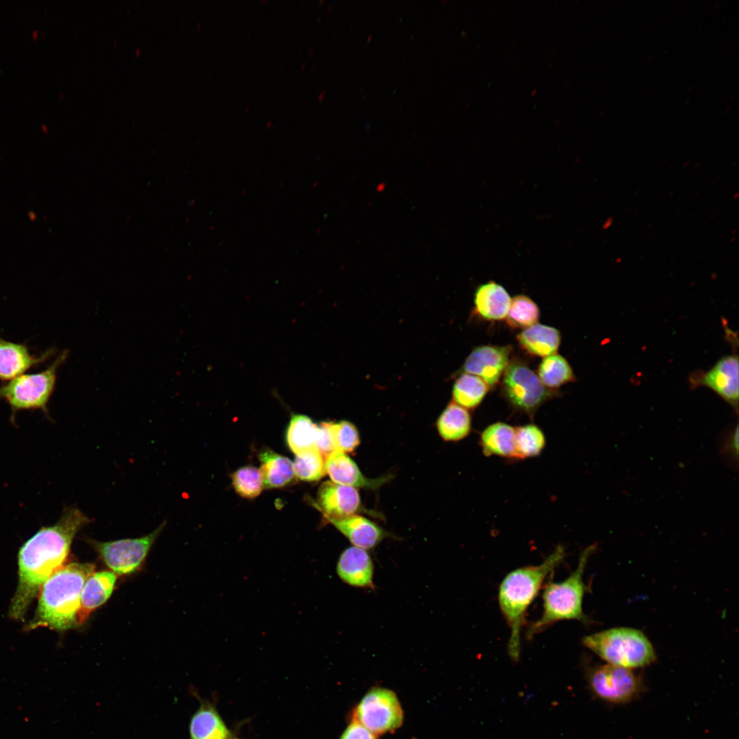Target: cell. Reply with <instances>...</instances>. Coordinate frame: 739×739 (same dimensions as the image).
<instances>
[{
    "label": "cell",
    "instance_id": "25",
    "mask_svg": "<svg viewBox=\"0 0 739 739\" xmlns=\"http://www.w3.org/2000/svg\"><path fill=\"white\" fill-rule=\"evenodd\" d=\"M489 389L480 377L465 373L455 381L452 396L455 403L465 409H474L484 399Z\"/></svg>",
    "mask_w": 739,
    "mask_h": 739
},
{
    "label": "cell",
    "instance_id": "13",
    "mask_svg": "<svg viewBox=\"0 0 739 739\" xmlns=\"http://www.w3.org/2000/svg\"><path fill=\"white\" fill-rule=\"evenodd\" d=\"M55 353L51 348L36 356L26 343L8 341L0 336V381H10L48 360Z\"/></svg>",
    "mask_w": 739,
    "mask_h": 739
},
{
    "label": "cell",
    "instance_id": "34",
    "mask_svg": "<svg viewBox=\"0 0 739 739\" xmlns=\"http://www.w3.org/2000/svg\"><path fill=\"white\" fill-rule=\"evenodd\" d=\"M340 739H376V735L357 720L353 718L341 734Z\"/></svg>",
    "mask_w": 739,
    "mask_h": 739
},
{
    "label": "cell",
    "instance_id": "7",
    "mask_svg": "<svg viewBox=\"0 0 739 739\" xmlns=\"http://www.w3.org/2000/svg\"><path fill=\"white\" fill-rule=\"evenodd\" d=\"M165 526L164 521L150 534L139 538L106 542L88 539L87 542L111 571L116 575H129L142 566Z\"/></svg>",
    "mask_w": 739,
    "mask_h": 739
},
{
    "label": "cell",
    "instance_id": "27",
    "mask_svg": "<svg viewBox=\"0 0 739 739\" xmlns=\"http://www.w3.org/2000/svg\"><path fill=\"white\" fill-rule=\"evenodd\" d=\"M538 376L548 388H558L575 380L573 370L567 360L558 354L545 357L541 363Z\"/></svg>",
    "mask_w": 739,
    "mask_h": 739
},
{
    "label": "cell",
    "instance_id": "6",
    "mask_svg": "<svg viewBox=\"0 0 739 739\" xmlns=\"http://www.w3.org/2000/svg\"><path fill=\"white\" fill-rule=\"evenodd\" d=\"M64 350L45 370L23 374L0 386V400L11 408L12 417L19 411L40 409L47 413V405L55 389L57 372L66 360Z\"/></svg>",
    "mask_w": 739,
    "mask_h": 739
},
{
    "label": "cell",
    "instance_id": "30",
    "mask_svg": "<svg viewBox=\"0 0 739 739\" xmlns=\"http://www.w3.org/2000/svg\"><path fill=\"white\" fill-rule=\"evenodd\" d=\"M539 309L530 298L519 295L511 299L506 320L509 325L516 328H528L538 322Z\"/></svg>",
    "mask_w": 739,
    "mask_h": 739
},
{
    "label": "cell",
    "instance_id": "2",
    "mask_svg": "<svg viewBox=\"0 0 739 739\" xmlns=\"http://www.w3.org/2000/svg\"><path fill=\"white\" fill-rule=\"evenodd\" d=\"M94 569L91 563L72 562L53 573L39 591L36 613L27 629L64 631L78 626L81 591Z\"/></svg>",
    "mask_w": 739,
    "mask_h": 739
},
{
    "label": "cell",
    "instance_id": "23",
    "mask_svg": "<svg viewBox=\"0 0 739 739\" xmlns=\"http://www.w3.org/2000/svg\"><path fill=\"white\" fill-rule=\"evenodd\" d=\"M259 459L264 487H281L294 478V465L288 458L266 450L259 454Z\"/></svg>",
    "mask_w": 739,
    "mask_h": 739
},
{
    "label": "cell",
    "instance_id": "17",
    "mask_svg": "<svg viewBox=\"0 0 739 739\" xmlns=\"http://www.w3.org/2000/svg\"><path fill=\"white\" fill-rule=\"evenodd\" d=\"M324 517L355 547L365 550L372 549L384 537L383 530L364 517L355 514L341 517Z\"/></svg>",
    "mask_w": 739,
    "mask_h": 739
},
{
    "label": "cell",
    "instance_id": "42",
    "mask_svg": "<svg viewBox=\"0 0 739 739\" xmlns=\"http://www.w3.org/2000/svg\"><path fill=\"white\" fill-rule=\"evenodd\" d=\"M304 65H305L304 64H302V67H300V68H301V69H302V68H303V67L304 66Z\"/></svg>",
    "mask_w": 739,
    "mask_h": 739
},
{
    "label": "cell",
    "instance_id": "9",
    "mask_svg": "<svg viewBox=\"0 0 739 739\" xmlns=\"http://www.w3.org/2000/svg\"><path fill=\"white\" fill-rule=\"evenodd\" d=\"M354 718L374 735L400 727L403 711L396 694L391 690L376 687L370 690L356 708Z\"/></svg>",
    "mask_w": 739,
    "mask_h": 739
},
{
    "label": "cell",
    "instance_id": "29",
    "mask_svg": "<svg viewBox=\"0 0 739 739\" xmlns=\"http://www.w3.org/2000/svg\"><path fill=\"white\" fill-rule=\"evenodd\" d=\"M293 465L294 474L303 481H317L326 474L325 461L317 448L296 454Z\"/></svg>",
    "mask_w": 739,
    "mask_h": 739
},
{
    "label": "cell",
    "instance_id": "28",
    "mask_svg": "<svg viewBox=\"0 0 739 739\" xmlns=\"http://www.w3.org/2000/svg\"><path fill=\"white\" fill-rule=\"evenodd\" d=\"M545 445V435L536 425L529 424L515 428V460L536 456Z\"/></svg>",
    "mask_w": 739,
    "mask_h": 739
},
{
    "label": "cell",
    "instance_id": "35",
    "mask_svg": "<svg viewBox=\"0 0 739 739\" xmlns=\"http://www.w3.org/2000/svg\"><path fill=\"white\" fill-rule=\"evenodd\" d=\"M728 453L732 456H736L738 458V427H736L735 430L731 432L729 439L728 441V445L727 447Z\"/></svg>",
    "mask_w": 739,
    "mask_h": 739
},
{
    "label": "cell",
    "instance_id": "20",
    "mask_svg": "<svg viewBox=\"0 0 739 739\" xmlns=\"http://www.w3.org/2000/svg\"><path fill=\"white\" fill-rule=\"evenodd\" d=\"M480 445L487 456L515 460V428L504 422L492 424L482 432Z\"/></svg>",
    "mask_w": 739,
    "mask_h": 739
},
{
    "label": "cell",
    "instance_id": "24",
    "mask_svg": "<svg viewBox=\"0 0 739 739\" xmlns=\"http://www.w3.org/2000/svg\"><path fill=\"white\" fill-rule=\"evenodd\" d=\"M437 426L439 435L444 440L456 441L469 434L471 419L466 409L455 402H450L439 416Z\"/></svg>",
    "mask_w": 739,
    "mask_h": 739
},
{
    "label": "cell",
    "instance_id": "40",
    "mask_svg": "<svg viewBox=\"0 0 739 739\" xmlns=\"http://www.w3.org/2000/svg\"><path fill=\"white\" fill-rule=\"evenodd\" d=\"M114 45H115V44H116V45L117 44V41H116V40H114Z\"/></svg>",
    "mask_w": 739,
    "mask_h": 739
},
{
    "label": "cell",
    "instance_id": "16",
    "mask_svg": "<svg viewBox=\"0 0 739 739\" xmlns=\"http://www.w3.org/2000/svg\"><path fill=\"white\" fill-rule=\"evenodd\" d=\"M325 469L333 482L352 487L376 489L390 477L366 478L356 464L346 453L339 451H334L326 457Z\"/></svg>",
    "mask_w": 739,
    "mask_h": 739
},
{
    "label": "cell",
    "instance_id": "10",
    "mask_svg": "<svg viewBox=\"0 0 739 739\" xmlns=\"http://www.w3.org/2000/svg\"><path fill=\"white\" fill-rule=\"evenodd\" d=\"M506 398L515 408L533 416L539 407L554 395L528 366L520 363L508 365L503 379Z\"/></svg>",
    "mask_w": 739,
    "mask_h": 739
},
{
    "label": "cell",
    "instance_id": "14",
    "mask_svg": "<svg viewBox=\"0 0 739 739\" xmlns=\"http://www.w3.org/2000/svg\"><path fill=\"white\" fill-rule=\"evenodd\" d=\"M337 573L346 584L358 588H372L374 565L367 552L352 546L346 549L340 555L337 564Z\"/></svg>",
    "mask_w": 739,
    "mask_h": 739
},
{
    "label": "cell",
    "instance_id": "18",
    "mask_svg": "<svg viewBox=\"0 0 739 739\" xmlns=\"http://www.w3.org/2000/svg\"><path fill=\"white\" fill-rule=\"evenodd\" d=\"M116 579L117 575L111 571H94L88 578L81 594L79 625L83 624L93 611L107 601L113 592Z\"/></svg>",
    "mask_w": 739,
    "mask_h": 739
},
{
    "label": "cell",
    "instance_id": "32",
    "mask_svg": "<svg viewBox=\"0 0 739 739\" xmlns=\"http://www.w3.org/2000/svg\"><path fill=\"white\" fill-rule=\"evenodd\" d=\"M330 431L335 451L352 452L360 443L356 428L348 421L330 422Z\"/></svg>",
    "mask_w": 739,
    "mask_h": 739
},
{
    "label": "cell",
    "instance_id": "8",
    "mask_svg": "<svg viewBox=\"0 0 739 739\" xmlns=\"http://www.w3.org/2000/svg\"><path fill=\"white\" fill-rule=\"evenodd\" d=\"M586 679L594 695L612 704L630 703L643 688L640 676L632 669L608 663L589 668Z\"/></svg>",
    "mask_w": 739,
    "mask_h": 739
},
{
    "label": "cell",
    "instance_id": "4",
    "mask_svg": "<svg viewBox=\"0 0 739 739\" xmlns=\"http://www.w3.org/2000/svg\"><path fill=\"white\" fill-rule=\"evenodd\" d=\"M595 547L592 545L581 553L577 568L567 578L560 582H549L545 586L543 593V613L528 628L527 637L529 639L557 621L578 620L586 623L588 621L582 608L586 591L584 573L588 558Z\"/></svg>",
    "mask_w": 739,
    "mask_h": 739
},
{
    "label": "cell",
    "instance_id": "43",
    "mask_svg": "<svg viewBox=\"0 0 739 739\" xmlns=\"http://www.w3.org/2000/svg\"><path fill=\"white\" fill-rule=\"evenodd\" d=\"M233 739H236V738H233Z\"/></svg>",
    "mask_w": 739,
    "mask_h": 739
},
{
    "label": "cell",
    "instance_id": "38",
    "mask_svg": "<svg viewBox=\"0 0 739 739\" xmlns=\"http://www.w3.org/2000/svg\"><path fill=\"white\" fill-rule=\"evenodd\" d=\"M372 37V35L370 34L368 38H367V42H369L371 40Z\"/></svg>",
    "mask_w": 739,
    "mask_h": 739
},
{
    "label": "cell",
    "instance_id": "1",
    "mask_svg": "<svg viewBox=\"0 0 739 739\" xmlns=\"http://www.w3.org/2000/svg\"><path fill=\"white\" fill-rule=\"evenodd\" d=\"M91 521L79 508L67 507L55 524L41 528L22 545L18 584L9 610L12 619L24 618L42 585L64 565L76 534Z\"/></svg>",
    "mask_w": 739,
    "mask_h": 739
},
{
    "label": "cell",
    "instance_id": "19",
    "mask_svg": "<svg viewBox=\"0 0 739 739\" xmlns=\"http://www.w3.org/2000/svg\"><path fill=\"white\" fill-rule=\"evenodd\" d=\"M511 298L500 285L490 281L476 289L474 297L475 311L488 320H501L506 317Z\"/></svg>",
    "mask_w": 739,
    "mask_h": 739
},
{
    "label": "cell",
    "instance_id": "41",
    "mask_svg": "<svg viewBox=\"0 0 739 739\" xmlns=\"http://www.w3.org/2000/svg\"><path fill=\"white\" fill-rule=\"evenodd\" d=\"M313 51H310V53H309V54H310L309 55L311 56V54H313Z\"/></svg>",
    "mask_w": 739,
    "mask_h": 739
},
{
    "label": "cell",
    "instance_id": "33",
    "mask_svg": "<svg viewBox=\"0 0 739 739\" xmlns=\"http://www.w3.org/2000/svg\"><path fill=\"white\" fill-rule=\"evenodd\" d=\"M316 447L325 458L335 451L330 422H323L317 426Z\"/></svg>",
    "mask_w": 739,
    "mask_h": 739
},
{
    "label": "cell",
    "instance_id": "26",
    "mask_svg": "<svg viewBox=\"0 0 739 739\" xmlns=\"http://www.w3.org/2000/svg\"><path fill=\"white\" fill-rule=\"evenodd\" d=\"M317 426L305 415H296L291 417L287 431V442L294 453L298 454L317 448Z\"/></svg>",
    "mask_w": 739,
    "mask_h": 739
},
{
    "label": "cell",
    "instance_id": "15",
    "mask_svg": "<svg viewBox=\"0 0 739 739\" xmlns=\"http://www.w3.org/2000/svg\"><path fill=\"white\" fill-rule=\"evenodd\" d=\"M319 508L324 516L341 517L354 515L361 506L358 491L330 481L323 482L317 491Z\"/></svg>",
    "mask_w": 739,
    "mask_h": 739
},
{
    "label": "cell",
    "instance_id": "37",
    "mask_svg": "<svg viewBox=\"0 0 739 739\" xmlns=\"http://www.w3.org/2000/svg\"><path fill=\"white\" fill-rule=\"evenodd\" d=\"M140 52V48H137V49H135V53H136V55H139Z\"/></svg>",
    "mask_w": 739,
    "mask_h": 739
},
{
    "label": "cell",
    "instance_id": "31",
    "mask_svg": "<svg viewBox=\"0 0 739 739\" xmlns=\"http://www.w3.org/2000/svg\"><path fill=\"white\" fill-rule=\"evenodd\" d=\"M232 483L235 491L245 498L258 496L264 487L260 470L252 466L243 467L234 472Z\"/></svg>",
    "mask_w": 739,
    "mask_h": 739
},
{
    "label": "cell",
    "instance_id": "12",
    "mask_svg": "<svg viewBox=\"0 0 739 739\" xmlns=\"http://www.w3.org/2000/svg\"><path fill=\"white\" fill-rule=\"evenodd\" d=\"M510 346H481L474 348L463 366V370L482 379L489 387L495 385L508 365Z\"/></svg>",
    "mask_w": 739,
    "mask_h": 739
},
{
    "label": "cell",
    "instance_id": "36",
    "mask_svg": "<svg viewBox=\"0 0 739 739\" xmlns=\"http://www.w3.org/2000/svg\"><path fill=\"white\" fill-rule=\"evenodd\" d=\"M326 90H324L323 92H321V93H320V94H319V96H318V100H319V101H322V100H323V99H324V95H325V94H326Z\"/></svg>",
    "mask_w": 739,
    "mask_h": 739
},
{
    "label": "cell",
    "instance_id": "21",
    "mask_svg": "<svg viewBox=\"0 0 739 739\" xmlns=\"http://www.w3.org/2000/svg\"><path fill=\"white\" fill-rule=\"evenodd\" d=\"M190 739H228L230 731L209 702L203 701L193 714L189 726Z\"/></svg>",
    "mask_w": 739,
    "mask_h": 739
},
{
    "label": "cell",
    "instance_id": "39",
    "mask_svg": "<svg viewBox=\"0 0 739 739\" xmlns=\"http://www.w3.org/2000/svg\"><path fill=\"white\" fill-rule=\"evenodd\" d=\"M331 8H332V4H330V5H329V7H328V11H330V9H331Z\"/></svg>",
    "mask_w": 739,
    "mask_h": 739
},
{
    "label": "cell",
    "instance_id": "11",
    "mask_svg": "<svg viewBox=\"0 0 739 739\" xmlns=\"http://www.w3.org/2000/svg\"><path fill=\"white\" fill-rule=\"evenodd\" d=\"M738 354L722 356L710 370L692 372L688 378L690 388L705 387L712 389L738 412Z\"/></svg>",
    "mask_w": 739,
    "mask_h": 739
},
{
    "label": "cell",
    "instance_id": "5",
    "mask_svg": "<svg viewBox=\"0 0 739 739\" xmlns=\"http://www.w3.org/2000/svg\"><path fill=\"white\" fill-rule=\"evenodd\" d=\"M582 643L608 664L634 669L656 661L654 648L645 634L636 629L618 627L582 638Z\"/></svg>",
    "mask_w": 739,
    "mask_h": 739
},
{
    "label": "cell",
    "instance_id": "3",
    "mask_svg": "<svg viewBox=\"0 0 739 739\" xmlns=\"http://www.w3.org/2000/svg\"><path fill=\"white\" fill-rule=\"evenodd\" d=\"M565 556L564 547L558 545L544 561L512 571L500 584L498 601L500 610L510 627L508 653L517 662L521 651V630L527 609L539 592L547 576Z\"/></svg>",
    "mask_w": 739,
    "mask_h": 739
},
{
    "label": "cell",
    "instance_id": "22",
    "mask_svg": "<svg viewBox=\"0 0 739 739\" xmlns=\"http://www.w3.org/2000/svg\"><path fill=\"white\" fill-rule=\"evenodd\" d=\"M517 339L529 353L546 357L556 353L560 343L559 331L554 327L535 324L526 328Z\"/></svg>",
    "mask_w": 739,
    "mask_h": 739
}]
</instances>
